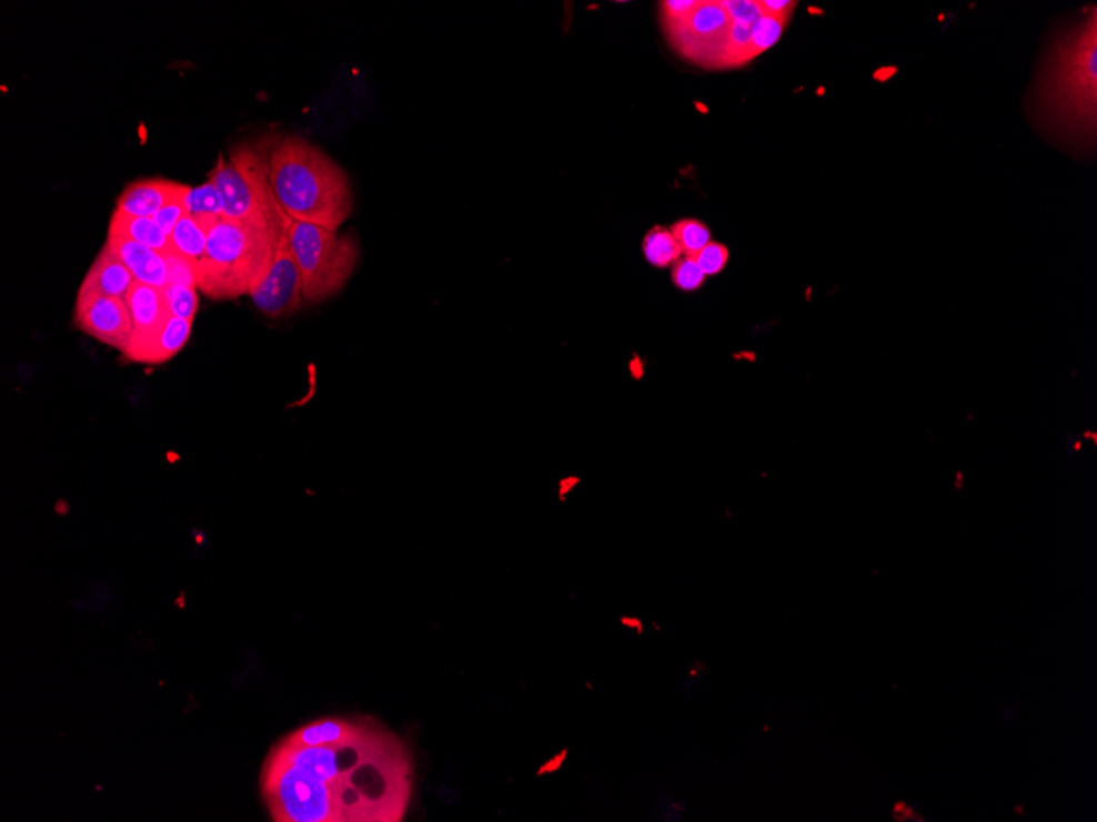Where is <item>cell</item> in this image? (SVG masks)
<instances>
[{
	"mask_svg": "<svg viewBox=\"0 0 1097 822\" xmlns=\"http://www.w3.org/2000/svg\"><path fill=\"white\" fill-rule=\"evenodd\" d=\"M411 790L406 747L370 722L341 744L281 739L263 763V800L278 822H397Z\"/></svg>",
	"mask_w": 1097,
	"mask_h": 822,
	"instance_id": "obj_1",
	"label": "cell"
},
{
	"mask_svg": "<svg viewBox=\"0 0 1097 822\" xmlns=\"http://www.w3.org/2000/svg\"><path fill=\"white\" fill-rule=\"evenodd\" d=\"M1031 122L1063 149L1095 153L1097 136V9L1063 27L1027 94Z\"/></svg>",
	"mask_w": 1097,
	"mask_h": 822,
	"instance_id": "obj_2",
	"label": "cell"
},
{
	"mask_svg": "<svg viewBox=\"0 0 1097 822\" xmlns=\"http://www.w3.org/2000/svg\"><path fill=\"white\" fill-rule=\"evenodd\" d=\"M269 177L278 204L294 221L339 231L351 217L348 173L303 136L273 139Z\"/></svg>",
	"mask_w": 1097,
	"mask_h": 822,
	"instance_id": "obj_3",
	"label": "cell"
},
{
	"mask_svg": "<svg viewBox=\"0 0 1097 822\" xmlns=\"http://www.w3.org/2000/svg\"><path fill=\"white\" fill-rule=\"evenodd\" d=\"M269 225L219 219L198 265V290L214 301H231L252 293L273 262Z\"/></svg>",
	"mask_w": 1097,
	"mask_h": 822,
	"instance_id": "obj_4",
	"label": "cell"
},
{
	"mask_svg": "<svg viewBox=\"0 0 1097 822\" xmlns=\"http://www.w3.org/2000/svg\"><path fill=\"white\" fill-rule=\"evenodd\" d=\"M290 243L303 277V296L310 303H322L338 294L351 280L359 260V243L351 234L308 224L290 222Z\"/></svg>",
	"mask_w": 1097,
	"mask_h": 822,
	"instance_id": "obj_5",
	"label": "cell"
},
{
	"mask_svg": "<svg viewBox=\"0 0 1097 822\" xmlns=\"http://www.w3.org/2000/svg\"><path fill=\"white\" fill-rule=\"evenodd\" d=\"M732 26L722 2H701L684 22L666 32L678 53L688 60L701 67L725 70Z\"/></svg>",
	"mask_w": 1097,
	"mask_h": 822,
	"instance_id": "obj_6",
	"label": "cell"
},
{
	"mask_svg": "<svg viewBox=\"0 0 1097 822\" xmlns=\"http://www.w3.org/2000/svg\"><path fill=\"white\" fill-rule=\"evenodd\" d=\"M288 231L272 234L274 248L272 266L262 283L250 293L256 309L273 318L300 309L304 300L303 277L298 268Z\"/></svg>",
	"mask_w": 1097,
	"mask_h": 822,
	"instance_id": "obj_7",
	"label": "cell"
},
{
	"mask_svg": "<svg viewBox=\"0 0 1097 822\" xmlns=\"http://www.w3.org/2000/svg\"><path fill=\"white\" fill-rule=\"evenodd\" d=\"M74 324L79 331L122 353L133 335V322L122 297L78 293Z\"/></svg>",
	"mask_w": 1097,
	"mask_h": 822,
	"instance_id": "obj_8",
	"label": "cell"
},
{
	"mask_svg": "<svg viewBox=\"0 0 1097 822\" xmlns=\"http://www.w3.org/2000/svg\"><path fill=\"white\" fill-rule=\"evenodd\" d=\"M193 322L171 315L163 327L150 332H133L122 356L132 363L161 365L178 355L191 338Z\"/></svg>",
	"mask_w": 1097,
	"mask_h": 822,
	"instance_id": "obj_9",
	"label": "cell"
},
{
	"mask_svg": "<svg viewBox=\"0 0 1097 822\" xmlns=\"http://www.w3.org/2000/svg\"><path fill=\"white\" fill-rule=\"evenodd\" d=\"M188 187L163 177L133 181L115 201V212L132 217H153L168 202L183 197Z\"/></svg>",
	"mask_w": 1097,
	"mask_h": 822,
	"instance_id": "obj_10",
	"label": "cell"
},
{
	"mask_svg": "<svg viewBox=\"0 0 1097 822\" xmlns=\"http://www.w3.org/2000/svg\"><path fill=\"white\" fill-rule=\"evenodd\" d=\"M135 283L132 272L125 263L109 248L102 246L92 265L89 266L78 293L101 294V296L125 297L132 284Z\"/></svg>",
	"mask_w": 1097,
	"mask_h": 822,
	"instance_id": "obj_11",
	"label": "cell"
},
{
	"mask_svg": "<svg viewBox=\"0 0 1097 822\" xmlns=\"http://www.w3.org/2000/svg\"><path fill=\"white\" fill-rule=\"evenodd\" d=\"M105 245L125 263L135 281L155 287L167 286V263H164V256L161 253L142 245V243L120 239V236H108Z\"/></svg>",
	"mask_w": 1097,
	"mask_h": 822,
	"instance_id": "obj_12",
	"label": "cell"
},
{
	"mask_svg": "<svg viewBox=\"0 0 1097 822\" xmlns=\"http://www.w3.org/2000/svg\"><path fill=\"white\" fill-rule=\"evenodd\" d=\"M127 307L133 322V332H150L163 327L171 317L163 287L135 283L125 294Z\"/></svg>",
	"mask_w": 1097,
	"mask_h": 822,
	"instance_id": "obj_13",
	"label": "cell"
},
{
	"mask_svg": "<svg viewBox=\"0 0 1097 822\" xmlns=\"http://www.w3.org/2000/svg\"><path fill=\"white\" fill-rule=\"evenodd\" d=\"M366 719L321 718L301 725L284 741L298 745H334L355 738L366 725Z\"/></svg>",
	"mask_w": 1097,
	"mask_h": 822,
	"instance_id": "obj_14",
	"label": "cell"
},
{
	"mask_svg": "<svg viewBox=\"0 0 1097 822\" xmlns=\"http://www.w3.org/2000/svg\"><path fill=\"white\" fill-rule=\"evenodd\" d=\"M218 221L219 219L214 217L184 215L178 222L173 232H171V252L178 253V255L184 256V258L191 260V262L199 265V262L204 258L209 235H211L212 227H214Z\"/></svg>",
	"mask_w": 1097,
	"mask_h": 822,
	"instance_id": "obj_15",
	"label": "cell"
},
{
	"mask_svg": "<svg viewBox=\"0 0 1097 822\" xmlns=\"http://www.w3.org/2000/svg\"><path fill=\"white\" fill-rule=\"evenodd\" d=\"M108 236L133 240V242L142 243V245L155 250L161 255L171 250L170 236L158 227L153 217H132V215L120 214V212L114 211L111 224H109Z\"/></svg>",
	"mask_w": 1097,
	"mask_h": 822,
	"instance_id": "obj_16",
	"label": "cell"
},
{
	"mask_svg": "<svg viewBox=\"0 0 1097 822\" xmlns=\"http://www.w3.org/2000/svg\"><path fill=\"white\" fill-rule=\"evenodd\" d=\"M643 253L654 268H667L681 258L682 248L671 229L656 225L644 235Z\"/></svg>",
	"mask_w": 1097,
	"mask_h": 822,
	"instance_id": "obj_17",
	"label": "cell"
},
{
	"mask_svg": "<svg viewBox=\"0 0 1097 822\" xmlns=\"http://www.w3.org/2000/svg\"><path fill=\"white\" fill-rule=\"evenodd\" d=\"M183 202L188 214L197 217H224V204L212 181L208 180L199 186L188 187Z\"/></svg>",
	"mask_w": 1097,
	"mask_h": 822,
	"instance_id": "obj_18",
	"label": "cell"
},
{
	"mask_svg": "<svg viewBox=\"0 0 1097 822\" xmlns=\"http://www.w3.org/2000/svg\"><path fill=\"white\" fill-rule=\"evenodd\" d=\"M682 248V255L697 256L712 242L709 229L695 219H682L671 227Z\"/></svg>",
	"mask_w": 1097,
	"mask_h": 822,
	"instance_id": "obj_19",
	"label": "cell"
},
{
	"mask_svg": "<svg viewBox=\"0 0 1097 822\" xmlns=\"http://www.w3.org/2000/svg\"><path fill=\"white\" fill-rule=\"evenodd\" d=\"M785 26H787V20L763 13L759 20L754 23L753 33H751L749 61L773 48L783 37Z\"/></svg>",
	"mask_w": 1097,
	"mask_h": 822,
	"instance_id": "obj_20",
	"label": "cell"
},
{
	"mask_svg": "<svg viewBox=\"0 0 1097 822\" xmlns=\"http://www.w3.org/2000/svg\"><path fill=\"white\" fill-rule=\"evenodd\" d=\"M198 291L197 287L183 286V284H167L163 293L171 315L193 322L199 307Z\"/></svg>",
	"mask_w": 1097,
	"mask_h": 822,
	"instance_id": "obj_21",
	"label": "cell"
},
{
	"mask_svg": "<svg viewBox=\"0 0 1097 822\" xmlns=\"http://www.w3.org/2000/svg\"><path fill=\"white\" fill-rule=\"evenodd\" d=\"M672 281L678 290L692 293V291L701 290L704 286L705 273L702 272L695 256L682 255L672 265Z\"/></svg>",
	"mask_w": 1097,
	"mask_h": 822,
	"instance_id": "obj_22",
	"label": "cell"
},
{
	"mask_svg": "<svg viewBox=\"0 0 1097 822\" xmlns=\"http://www.w3.org/2000/svg\"><path fill=\"white\" fill-rule=\"evenodd\" d=\"M167 263L168 284H183V286L197 287L198 290V265L184 256L174 252L164 253Z\"/></svg>",
	"mask_w": 1097,
	"mask_h": 822,
	"instance_id": "obj_23",
	"label": "cell"
},
{
	"mask_svg": "<svg viewBox=\"0 0 1097 822\" xmlns=\"http://www.w3.org/2000/svg\"><path fill=\"white\" fill-rule=\"evenodd\" d=\"M698 266H701L702 272L705 276H715V274L722 273L725 270L726 263L729 260V252L723 243L709 242L708 245L695 256Z\"/></svg>",
	"mask_w": 1097,
	"mask_h": 822,
	"instance_id": "obj_24",
	"label": "cell"
},
{
	"mask_svg": "<svg viewBox=\"0 0 1097 822\" xmlns=\"http://www.w3.org/2000/svg\"><path fill=\"white\" fill-rule=\"evenodd\" d=\"M698 6H701V2H697V0H684V2H674V0H671V2L661 3V17H663L664 29H672V27L684 22Z\"/></svg>",
	"mask_w": 1097,
	"mask_h": 822,
	"instance_id": "obj_25",
	"label": "cell"
},
{
	"mask_svg": "<svg viewBox=\"0 0 1097 822\" xmlns=\"http://www.w3.org/2000/svg\"><path fill=\"white\" fill-rule=\"evenodd\" d=\"M184 197V196H183ZM183 197L174 199V201L168 202L164 207L153 215V221L157 222L158 227L164 232L168 236L171 235L173 229L177 227L178 222L188 214L187 207H184Z\"/></svg>",
	"mask_w": 1097,
	"mask_h": 822,
	"instance_id": "obj_26",
	"label": "cell"
},
{
	"mask_svg": "<svg viewBox=\"0 0 1097 822\" xmlns=\"http://www.w3.org/2000/svg\"><path fill=\"white\" fill-rule=\"evenodd\" d=\"M728 12L729 19L743 20V22L756 23L763 16L759 9V0H729L722 2Z\"/></svg>",
	"mask_w": 1097,
	"mask_h": 822,
	"instance_id": "obj_27",
	"label": "cell"
},
{
	"mask_svg": "<svg viewBox=\"0 0 1097 822\" xmlns=\"http://www.w3.org/2000/svg\"><path fill=\"white\" fill-rule=\"evenodd\" d=\"M797 2L794 0H759V9L764 16L777 17V19H791Z\"/></svg>",
	"mask_w": 1097,
	"mask_h": 822,
	"instance_id": "obj_28",
	"label": "cell"
},
{
	"mask_svg": "<svg viewBox=\"0 0 1097 822\" xmlns=\"http://www.w3.org/2000/svg\"><path fill=\"white\" fill-rule=\"evenodd\" d=\"M894 816H896L897 820H899V821L907 820V818H908V810H907V808L902 806V804H900V806L899 808H896V811H894Z\"/></svg>",
	"mask_w": 1097,
	"mask_h": 822,
	"instance_id": "obj_29",
	"label": "cell"
}]
</instances>
